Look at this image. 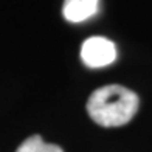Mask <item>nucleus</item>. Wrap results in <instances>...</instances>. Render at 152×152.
Returning <instances> with one entry per match:
<instances>
[{
  "label": "nucleus",
  "mask_w": 152,
  "mask_h": 152,
  "mask_svg": "<svg viewBox=\"0 0 152 152\" xmlns=\"http://www.w3.org/2000/svg\"><path fill=\"white\" fill-rule=\"evenodd\" d=\"M138 110V96L121 86H104L95 90L87 101L90 118L102 127H120L127 124Z\"/></svg>",
  "instance_id": "obj_1"
},
{
  "label": "nucleus",
  "mask_w": 152,
  "mask_h": 152,
  "mask_svg": "<svg viewBox=\"0 0 152 152\" xmlns=\"http://www.w3.org/2000/svg\"><path fill=\"white\" fill-rule=\"evenodd\" d=\"M81 59L90 68L110 65L116 59V47L112 40L106 37H88L81 47Z\"/></svg>",
  "instance_id": "obj_2"
},
{
  "label": "nucleus",
  "mask_w": 152,
  "mask_h": 152,
  "mask_svg": "<svg viewBox=\"0 0 152 152\" xmlns=\"http://www.w3.org/2000/svg\"><path fill=\"white\" fill-rule=\"evenodd\" d=\"M99 10V0H65L62 14L73 23H79L95 16Z\"/></svg>",
  "instance_id": "obj_3"
},
{
  "label": "nucleus",
  "mask_w": 152,
  "mask_h": 152,
  "mask_svg": "<svg viewBox=\"0 0 152 152\" xmlns=\"http://www.w3.org/2000/svg\"><path fill=\"white\" fill-rule=\"evenodd\" d=\"M16 152H64L56 144L45 143L39 135H33L20 144Z\"/></svg>",
  "instance_id": "obj_4"
}]
</instances>
